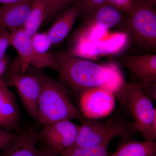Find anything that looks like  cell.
<instances>
[{
  "mask_svg": "<svg viewBox=\"0 0 156 156\" xmlns=\"http://www.w3.org/2000/svg\"><path fill=\"white\" fill-rule=\"evenodd\" d=\"M54 55L61 80L80 95L89 89L103 88L111 90L115 96L126 83L115 63L98 64L63 51Z\"/></svg>",
  "mask_w": 156,
  "mask_h": 156,
  "instance_id": "6da1fadb",
  "label": "cell"
},
{
  "mask_svg": "<svg viewBox=\"0 0 156 156\" xmlns=\"http://www.w3.org/2000/svg\"><path fill=\"white\" fill-rule=\"evenodd\" d=\"M39 75L41 84L38 106L39 122L46 126L66 120H87L71 102L66 87L44 74Z\"/></svg>",
  "mask_w": 156,
  "mask_h": 156,
  "instance_id": "7a4b0ae2",
  "label": "cell"
},
{
  "mask_svg": "<svg viewBox=\"0 0 156 156\" xmlns=\"http://www.w3.org/2000/svg\"><path fill=\"white\" fill-rule=\"evenodd\" d=\"M90 120L82 122L76 140L70 147L101 145L110 143L115 137L126 139L138 133L134 123L118 114L106 120Z\"/></svg>",
  "mask_w": 156,
  "mask_h": 156,
  "instance_id": "3957f363",
  "label": "cell"
},
{
  "mask_svg": "<svg viewBox=\"0 0 156 156\" xmlns=\"http://www.w3.org/2000/svg\"><path fill=\"white\" fill-rule=\"evenodd\" d=\"M115 97L123 106L130 109L134 126L145 141H154L156 136V108L140 85L126 82Z\"/></svg>",
  "mask_w": 156,
  "mask_h": 156,
  "instance_id": "277c9868",
  "label": "cell"
},
{
  "mask_svg": "<svg viewBox=\"0 0 156 156\" xmlns=\"http://www.w3.org/2000/svg\"><path fill=\"white\" fill-rule=\"evenodd\" d=\"M126 22L128 33L137 44L155 49L156 11L154 6L136 0Z\"/></svg>",
  "mask_w": 156,
  "mask_h": 156,
  "instance_id": "5b68a950",
  "label": "cell"
},
{
  "mask_svg": "<svg viewBox=\"0 0 156 156\" xmlns=\"http://www.w3.org/2000/svg\"><path fill=\"white\" fill-rule=\"evenodd\" d=\"M10 45L17 50L22 62L20 74H25L30 65L39 69L50 68L58 70L54 54L37 52L33 46L31 37L23 28L10 33Z\"/></svg>",
  "mask_w": 156,
  "mask_h": 156,
  "instance_id": "8992f818",
  "label": "cell"
},
{
  "mask_svg": "<svg viewBox=\"0 0 156 156\" xmlns=\"http://www.w3.org/2000/svg\"><path fill=\"white\" fill-rule=\"evenodd\" d=\"M37 133V142L42 143L44 150L53 156L70 147L75 142L79 134L80 126L70 120L60 121L44 126Z\"/></svg>",
  "mask_w": 156,
  "mask_h": 156,
  "instance_id": "52a82bcc",
  "label": "cell"
},
{
  "mask_svg": "<svg viewBox=\"0 0 156 156\" xmlns=\"http://www.w3.org/2000/svg\"><path fill=\"white\" fill-rule=\"evenodd\" d=\"M81 112L89 119H99L108 116L114 109V92L103 88H94L84 91L80 95Z\"/></svg>",
  "mask_w": 156,
  "mask_h": 156,
  "instance_id": "ba28073f",
  "label": "cell"
},
{
  "mask_svg": "<svg viewBox=\"0 0 156 156\" xmlns=\"http://www.w3.org/2000/svg\"><path fill=\"white\" fill-rule=\"evenodd\" d=\"M11 83L16 87L23 106L29 114L37 120L38 106L41 84L39 74H20L9 71Z\"/></svg>",
  "mask_w": 156,
  "mask_h": 156,
  "instance_id": "9c48e42d",
  "label": "cell"
},
{
  "mask_svg": "<svg viewBox=\"0 0 156 156\" xmlns=\"http://www.w3.org/2000/svg\"><path fill=\"white\" fill-rule=\"evenodd\" d=\"M122 64L134 72L142 81L140 87L143 92L150 96L156 93V55L147 54L142 56H127Z\"/></svg>",
  "mask_w": 156,
  "mask_h": 156,
  "instance_id": "30bf717a",
  "label": "cell"
},
{
  "mask_svg": "<svg viewBox=\"0 0 156 156\" xmlns=\"http://www.w3.org/2000/svg\"><path fill=\"white\" fill-rule=\"evenodd\" d=\"M34 0H23L0 6V28L10 33L23 28Z\"/></svg>",
  "mask_w": 156,
  "mask_h": 156,
  "instance_id": "8fae6325",
  "label": "cell"
},
{
  "mask_svg": "<svg viewBox=\"0 0 156 156\" xmlns=\"http://www.w3.org/2000/svg\"><path fill=\"white\" fill-rule=\"evenodd\" d=\"M37 133L32 128L18 132L17 137L10 146L2 152L0 156H53L37 147Z\"/></svg>",
  "mask_w": 156,
  "mask_h": 156,
  "instance_id": "7c38bea8",
  "label": "cell"
},
{
  "mask_svg": "<svg viewBox=\"0 0 156 156\" xmlns=\"http://www.w3.org/2000/svg\"><path fill=\"white\" fill-rule=\"evenodd\" d=\"M81 8L80 0L65 10L50 27L47 33L52 45L58 44L67 37L80 13Z\"/></svg>",
  "mask_w": 156,
  "mask_h": 156,
  "instance_id": "4fadbf2b",
  "label": "cell"
},
{
  "mask_svg": "<svg viewBox=\"0 0 156 156\" xmlns=\"http://www.w3.org/2000/svg\"><path fill=\"white\" fill-rule=\"evenodd\" d=\"M121 12L105 3L87 17L83 27L107 30L120 23L122 20Z\"/></svg>",
  "mask_w": 156,
  "mask_h": 156,
  "instance_id": "5bb4252c",
  "label": "cell"
},
{
  "mask_svg": "<svg viewBox=\"0 0 156 156\" xmlns=\"http://www.w3.org/2000/svg\"><path fill=\"white\" fill-rule=\"evenodd\" d=\"M49 10V0H34L23 28L30 37L37 33L41 26L47 19Z\"/></svg>",
  "mask_w": 156,
  "mask_h": 156,
  "instance_id": "9a60e30c",
  "label": "cell"
},
{
  "mask_svg": "<svg viewBox=\"0 0 156 156\" xmlns=\"http://www.w3.org/2000/svg\"><path fill=\"white\" fill-rule=\"evenodd\" d=\"M156 153L154 141L129 140L122 144L110 156H155Z\"/></svg>",
  "mask_w": 156,
  "mask_h": 156,
  "instance_id": "2e32d148",
  "label": "cell"
},
{
  "mask_svg": "<svg viewBox=\"0 0 156 156\" xmlns=\"http://www.w3.org/2000/svg\"><path fill=\"white\" fill-rule=\"evenodd\" d=\"M109 143L89 147H70L62 151V156H108V147Z\"/></svg>",
  "mask_w": 156,
  "mask_h": 156,
  "instance_id": "e0dca14e",
  "label": "cell"
},
{
  "mask_svg": "<svg viewBox=\"0 0 156 156\" xmlns=\"http://www.w3.org/2000/svg\"><path fill=\"white\" fill-rule=\"evenodd\" d=\"M80 0H49V10L47 19L52 20L63 13L74 3Z\"/></svg>",
  "mask_w": 156,
  "mask_h": 156,
  "instance_id": "ac0fdd59",
  "label": "cell"
},
{
  "mask_svg": "<svg viewBox=\"0 0 156 156\" xmlns=\"http://www.w3.org/2000/svg\"><path fill=\"white\" fill-rule=\"evenodd\" d=\"M31 39L34 48L38 53H48L52 46L47 32L37 33L31 37Z\"/></svg>",
  "mask_w": 156,
  "mask_h": 156,
  "instance_id": "d6986e66",
  "label": "cell"
},
{
  "mask_svg": "<svg viewBox=\"0 0 156 156\" xmlns=\"http://www.w3.org/2000/svg\"><path fill=\"white\" fill-rule=\"evenodd\" d=\"M106 3V0H81L80 14L87 17Z\"/></svg>",
  "mask_w": 156,
  "mask_h": 156,
  "instance_id": "ffe728a7",
  "label": "cell"
},
{
  "mask_svg": "<svg viewBox=\"0 0 156 156\" xmlns=\"http://www.w3.org/2000/svg\"><path fill=\"white\" fill-rule=\"evenodd\" d=\"M17 133L0 128V151H5L10 146L17 137Z\"/></svg>",
  "mask_w": 156,
  "mask_h": 156,
  "instance_id": "44dd1931",
  "label": "cell"
},
{
  "mask_svg": "<svg viewBox=\"0 0 156 156\" xmlns=\"http://www.w3.org/2000/svg\"><path fill=\"white\" fill-rule=\"evenodd\" d=\"M136 0H106V3L113 6L121 12L130 14Z\"/></svg>",
  "mask_w": 156,
  "mask_h": 156,
  "instance_id": "7402d4cb",
  "label": "cell"
},
{
  "mask_svg": "<svg viewBox=\"0 0 156 156\" xmlns=\"http://www.w3.org/2000/svg\"><path fill=\"white\" fill-rule=\"evenodd\" d=\"M10 32L8 30L0 28V60L5 55L6 50L10 45Z\"/></svg>",
  "mask_w": 156,
  "mask_h": 156,
  "instance_id": "603a6c76",
  "label": "cell"
},
{
  "mask_svg": "<svg viewBox=\"0 0 156 156\" xmlns=\"http://www.w3.org/2000/svg\"><path fill=\"white\" fill-rule=\"evenodd\" d=\"M10 89L7 86L5 81L2 79H0V107L2 105L4 99Z\"/></svg>",
  "mask_w": 156,
  "mask_h": 156,
  "instance_id": "cb8c5ba5",
  "label": "cell"
},
{
  "mask_svg": "<svg viewBox=\"0 0 156 156\" xmlns=\"http://www.w3.org/2000/svg\"><path fill=\"white\" fill-rule=\"evenodd\" d=\"M8 63H9V60L6 56H5L2 59L0 60V79H2V76L5 71Z\"/></svg>",
  "mask_w": 156,
  "mask_h": 156,
  "instance_id": "d4e9b609",
  "label": "cell"
},
{
  "mask_svg": "<svg viewBox=\"0 0 156 156\" xmlns=\"http://www.w3.org/2000/svg\"><path fill=\"white\" fill-rule=\"evenodd\" d=\"M21 1H23V0H0V4L2 5H6V4L17 2Z\"/></svg>",
  "mask_w": 156,
  "mask_h": 156,
  "instance_id": "484cf974",
  "label": "cell"
},
{
  "mask_svg": "<svg viewBox=\"0 0 156 156\" xmlns=\"http://www.w3.org/2000/svg\"><path fill=\"white\" fill-rule=\"evenodd\" d=\"M144 2L149 3L154 6H155L156 5V0H140Z\"/></svg>",
  "mask_w": 156,
  "mask_h": 156,
  "instance_id": "4316f807",
  "label": "cell"
},
{
  "mask_svg": "<svg viewBox=\"0 0 156 156\" xmlns=\"http://www.w3.org/2000/svg\"><path fill=\"white\" fill-rule=\"evenodd\" d=\"M56 156H62V155L60 154H57V155Z\"/></svg>",
  "mask_w": 156,
  "mask_h": 156,
  "instance_id": "83f0119b",
  "label": "cell"
}]
</instances>
